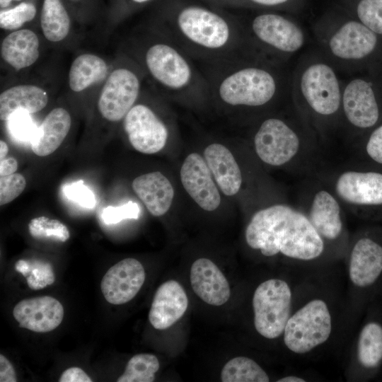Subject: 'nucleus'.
<instances>
[{"label":"nucleus","mask_w":382,"mask_h":382,"mask_svg":"<svg viewBox=\"0 0 382 382\" xmlns=\"http://www.w3.org/2000/svg\"><path fill=\"white\" fill-rule=\"evenodd\" d=\"M247 244L267 257L282 255L300 261L320 257L325 242L308 216L286 204H274L257 212L245 232Z\"/></svg>","instance_id":"obj_1"},{"label":"nucleus","mask_w":382,"mask_h":382,"mask_svg":"<svg viewBox=\"0 0 382 382\" xmlns=\"http://www.w3.org/2000/svg\"><path fill=\"white\" fill-rule=\"evenodd\" d=\"M333 318L327 301L313 298L292 312L283 332L286 348L296 354L309 353L332 335Z\"/></svg>","instance_id":"obj_2"},{"label":"nucleus","mask_w":382,"mask_h":382,"mask_svg":"<svg viewBox=\"0 0 382 382\" xmlns=\"http://www.w3.org/2000/svg\"><path fill=\"white\" fill-rule=\"evenodd\" d=\"M292 302L293 293L286 281L272 278L262 282L253 297L256 331L269 340L283 335L291 314Z\"/></svg>","instance_id":"obj_3"},{"label":"nucleus","mask_w":382,"mask_h":382,"mask_svg":"<svg viewBox=\"0 0 382 382\" xmlns=\"http://www.w3.org/2000/svg\"><path fill=\"white\" fill-rule=\"evenodd\" d=\"M277 88L268 71L256 66L239 69L225 78L219 88L221 100L232 105L261 106L270 102Z\"/></svg>","instance_id":"obj_4"},{"label":"nucleus","mask_w":382,"mask_h":382,"mask_svg":"<svg viewBox=\"0 0 382 382\" xmlns=\"http://www.w3.org/2000/svg\"><path fill=\"white\" fill-rule=\"evenodd\" d=\"M299 89L308 107L319 116H332L342 107L338 78L326 63L318 62L307 66L301 74Z\"/></svg>","instance_id":"obj_5"},{"label":"nucleus","mask_w":382,"mask_h":382,"mask_svg":"<svg viewBox=\"0 0 382 382\" xmlns=\"http://www.w3.org/2000/svg\"><path fill=\"white\" fill-rule=\"evenodd\" d=\"M177 24L186 38L202 47L221 48L230 38L231 30L226 21L204 7L183 8L178 14Z\"/></svg>","instance_id":"obj_6"},{"label":"nucleus","mask_w":382,"mask_h":382,"mask_svg":"<svg viewBox=\"0 0 382 382\" xmlns=\"http://www.w3.org/2000/svg\"><path fill=\"white\" fill-rule=\"evenodd\" d=\"M140 87L139 77L131 69L125 67L113 69L105 80L98 99L101 116L114 122L124 119L134 106Z\"/></svg>","instance_id":"obj_7"},{"label":"nucleus","mask_w":382,"mask_h":382,"mask_svg":"<svg viewBox=\"0 0 382 382\" xmlns=\"http://www.w3.org/2000/svg\"><path fill=\"white\" fill-rule=\"evenodd\" d=\"M256 154L265 163L279 166L299 152L300 139L286 122L278 118L265 120L254 138Z\"/></svg>","instance_id":"obj_8"},{"label":"nucleus","mask_w":382,"mask_h":382,"mask_svg":"<svg viewBox=\"0 0 382 382\" xmlns=\"http://www.w3.org/2000/svg\"><path fill=\"white\" fill-rule=\"evenodd\" d=\"M123 120L124 129L135 150L152 154L163 149L168 137L167 127L148 106L134 105Z\"/></svg>","instance_id":"obj_9"},{"label":"nucleus","mask_w":382,"mask_h":382,"mask_svg":"<svg viewBox=\"0 0 382 382\" xmlns=\"http://www.w3.org/2000/svg\"><path fill=\"white\" fill-rule=\"evenodd\" d=\"M342 108L347 121L358 129L371 128L380 119L375 88L364 78L353 79L346 84L342 94Z\"/></svg>","instance_id":"obj_10"},{"label":"nucleus","mask_w":382,"mask_h":382,"mask_svg":"<svg viewBox=\"0 0 382 382\" xmlns=\"http://www.w3.org/2000/svg\"><path fill=\"white\" fill-rule=\"evenodd\" d=\"M145 62L153 78L168 88H183L191 79L189 64L169 45L156 43L150 46L145 54Z\"/></svg>","instance_id":"obj_11"},{"label":"nucleus","mask_w":382,"mask_h":382,"mask_svg":"<svg viewBox=\"0 0 382 382\" xmlns=\"http://www.w3.org/2000/svg\"><path fill=\"white\" fill-rule=\"evenodd\" d=\"M375 33L358 20L342 23L329 37L328 46L336 58L346 61L366 59L376 49L378 38Z\"/></svg>","instance_id":"obj_12"},{"label":"nucleus","mask_w":382,"mask_h":382,"mask_svg":"<svg viewBox=\"0 0 382 382\" xmlns=\"http://www.w3.org/2000/svg\"><path fill=\"white\" fill-rule=\"evenodd\" d=\"M141 263L134 258H125L112 266L103 276L100 289L105 300L115 305L131 301L145 281Z\"/></svg>","instance_id":"obj_13"},{"label":"nucleus","mask_w":382,"mask_h":382,"mask_svg":"<svg viewBox=\"0 0 382 382\" xmlns=\"http://www.w3.org/2000/svg\"><path fill=\"white\" fill-rule=\"evenodd\" d=\"M255 36L270 47L284 53L299 50L305 42L301 28L289 19L276 13H262L253 21Z\"/></svg>","instance_id":"obj_14"},{"label":"nucleus","mask_w":382,"mask_h":382,"mask_svg":"<svg viewBox=\"0 0 382 382\" xmlns=\"http://www.w3.org/2000/svg\"><path fill=\"white\" fill-rule=\"evenodd\" d=\"M335 192L342 201L352 206H382V173L348 170L337 178Z\"/></svg>","instance_id":"obj_15"},{"label":"nucleus","mask_w":382,"mask_h":382,"mask_svg":"<svg viewBox=\"0 0 382 382\" xmlns=\"http://www.w3.org/2000/svg\"><path fill=\"white\" fill-rule=\"evenodd\" d=\"M180 173L184 188L202 209L212 212L219 207L221 202L219 190L206 161L199 154H189Z\"/></svg>","instance_id":"obj_16"},{"label":"nucleus","mask_w":382,"mask_h":382,"mask_svg":"<svg viewBox=\"0 0 382 382\" xmlns=\"http://www.w3.org/2000/svg\"><path fill=\"white\" fill-rule=\"evenodd\" d=\"M348 274L357 288L373 286L382 275V245L369 236L358 238L350 251Z\"/></svg>","instance_id":"obj_17"},{"label":"nucleus","mask_w":382,"mask_h":382,"mask_svg":"<svg viewBox=\"0 0 382 382\" xmlns=\"http://www.w3.org/2000/svg\"><path fill=\"white\" fill-rule=\"evenodd\" d=\"M64 313L62 303L50 296L23 299L13 310L19 326L35 332H47L57 328Z\"/></svg>","instance_id":"obj_18"},{"label":"nucleus","mask_w":382,"mask_h":382,"mask_svg":"<svg viewBox=\"0 0 382 382\" xmlns=\"http://www.w3.org/2000/svg\"><path fill=\"white\" fill-rule=\"evenodd\" d=\"M188 299L182 285L175 280L162 284L157 289L149 313V320L156 330H166L185 313Z\"/></svg>","instance_id":"obj_19"},{"label":"nucleus","mask_w":382,"mask_h":382,"mask_svg":"<svg viewBox=\"0 0 382 382\" xmlns=\"http://www.w3.org/2000/svg\"><path fill=\"white\" fill-rule=\"evenodd\" d=\"M190 283L195 294L205 303L221 306L229 299V284L219 267L210 260H196L190 269Z\"/></svg>","instance_id":"obj_20"},{"label":"nucleus","mask_w":382,"mask_h":382,"mask_svg":"<svg viewBox=\"0 0 382 382\" xmlns=\"http://www.w3.org/2000/svg\"><path fill=\"white\" fill-rule=\"evenodd\" d=\"M132 189L148 211L154 216L166 214L171 206L174 190L169 180L158 171L136 178Z\"/></svg>","instance_id":"obj_21"},{"label":"nucleus","mask_w":382,"mask_h":382,"mask_svg":"<svg viewBox=\"0 0 382 382\" xmlns=\"http://www.w3.org/2000/svg\"><path fill=\"white\" fill-rule=\"evenodd\" d=\"M341 214L337 199L328 191L321 190L313 196L308 217L324 242L333 241L343 231Z\"/></svg>","instance_id":"obj_22"},{"label":"nucleus","mask_w":382,"mask_h":382,"mask_svg":"<svg viewBox=\"0 0 382 382\" xmlns=\"http://www.w3.org/2000/svg\"><path fill=\"white\" fill-rule=\"evenodd\" d=\"M71 125V115L66 109L59 107L52 110L30 140L33 152L38 156L52 154L65 139Z\"/></svg>","instance_id":"obj_23"},{"label":"nucleus","mask_w":382,"mask_h":382,"mask_svg":"<svg viewBox=\"0 0 382 382\" xmlns=\"http://www.w3.org/2000/svg\"><path fill=\"white\" fill-rule=\"evenodd\" d=\"M204 157L221 192L227 196L238 193L242 176L231 152L222 144H212L204 149Z\"/></svg>","instance_id":"obj_24"},{"label":"nucleus","mask_w":382,"mask_h":382,"mask_svg":"<svg viewBox=\"0 0 382 382\" xmlns=\"http://www.w3.org/2000/svg\"><path fill=\"white\" fill-rule=\"evenodd\" d=\"M40 41L37 35L29 29L13 30L1 44V56L16 70L33 65L38 59Z\"/></svg>","instance_id":"obj_25"},{"label":"nucleus","mask_w":382,"mask_h":382,"mask_svg":"<svg viewBox=\"0 0 382 382\" xmlns=\"http://www.w3.org/2000/svg\"><path fill=\"white\" fill-rule=\"evenodd\" d=\"M48 103L44 88L33 84H21L10 87L0 94V119L8 121L17 111L30 114L42 110Z\"/></svg>","instance_id":"obj_26"},{"label":"nucleus","mask_w":382,"mask_h":382,"mask_svg":"<svg viewBox=\"0 0 382 382\" xmlns=\"http://www.w3.org/2000/svg\"><path fill=\"white\" fill-rule=\"evenodd\" d=\"M108 66L100 57L91 53L81 54L72 62L69 71V86L76 93L105 80Z\"/></svg>","instance_id":"obj_27"},{"label":"nucleus","mask_w":382,"mask_h":382,"mask_svg":"<svg viewBox=\"0 0 382 382\" xmlns=\"http://www.w3.org/2000/svg\"><path fill=\"white\" fill-rule=\"evenodd\" d=\"M357 360L365 369H374L382 361V325L371 321L361 328L357 342Z\"/></svg>","instance_id":"obj_28"},{"label":"nucleus","mask_w":382,"mask_h":382,"mask_svg":"<svg viewBox=\"0 0 382 382\" xmlns=\"http://www.w3.org/2000/svg\"><path fill=\"white\" fill-rule=\"evenodd\" d=\"M40 25L44 36L50 42H60L67 37L71 20L60 0H44Z\"/></svg>","instance_id":"obj_29"},{"label":"nucleus","mask_w":382,"mask_h":382,"mask_svg":"<svg viewBox=\"0 0 382 382\" xmlns=\"http://www.w3.org/2000/svg\"><path fill=\"white\" fill-rule=\"evenodd\" d=\"M221 380L223 382H268L270 378L254 360L246 357H236L224 365Z\"/></svg>","instance_id":"obj_30"},{"label":"nucleus","mask_w":382,"mask_h":382,"mask_svg":"<svg viewBox=\"0 0 382 382\" xmlns=\"http://www.w3.org/2000/svg\"><path fill=\"white\" fill-rule=\"evenodd\" d=\"M15 269L26 278L29 288L33 290L43 289L55 281L53 267L47 261L21 259L16 262Z\"/></svg>","instance_id":"obj_31"},{"label":"nucleus","mask_w":382,"mask_h":382,"mask_svg":"<svg viewBox=\"0 0 382 382\" xmlns=\"http://www.w3.org/2000/svg\"><path fill=\"white\" fill-rule=\"evenodd\" d=\"M160 364L157 357L151 354H138L127 362L124 373L117 382H152Z\"/></svg>","instance_id":"obj_32"},{"label":"nucleus","mask_w":382,"mask_h":382,"mask_svg":"<svg viewBox=\"0 0 382 382\" xmlns=\"http://www.w3.org/2000/svg\"><path fill=\"white\" fill-rule=\"evenodd\" d=\"M28 231L33 238L38 240L50 239L64 243L70 237L65 224L57 219L43 216L31 219L28 224Z\"/></svg>","instance_id":"obj_33"},{"label":"nucleus","mask_w":382,"mask_h":382,"mask_svg":"<svg viewBox=\"0 0 382 382\" xmlns=\"http://www.w3.org/2000/svg\"><path fill=\"white\" fill-rule=\"evenodd\" d=\"M356 13L358 21L382 36V0H359Z\"/></svg>","instance_id":"obj_34"},{"label":"nucleus","mask_w":382,"mask_h":382,"mask_svg":"<svg viewBox=\"0 0 382 382\" xmlns=\"http://www.w3.org/2000/svg\"><path fill=\"white\" fill-rule=\"evenodd\" d=\"M36 8L31 3L23 2L13 8L0 12V27L6 30H15L32 21Z\"/></svg>","instance_id":"obj_35"},{"label":"nucleus","mask_w":382,"mask_h":382,"mask_svg":"<svg viewBox=\"0 0 382 382\" xmlns=\"http://www.w3.org/2000/svg\"><path fill=\"white\" fill-rule=\"evenodd\" d=\"M30 113L19 110L9 118L8 128L11 134L21 141L31 140L37 127H35Z\"/></svg>","instance_id":"obj_36"},{"label":"nucleus","mask_w":382,"mask_h":382,"mask_svg":"<svg viewBox=\"0 0 382 382\" xmlns=\"http://www.w3.org/2000/svg\"><path fill=\"white\" fill-rule=\"evenodd\" d=\"M26 186L25 177L21 173H13L0 178V204H6L24 190Z\"/></svg>","instance_id":"obj_37"},{"label":"nucleus","mask_w":382,"mask_h":382,"mask_svg":"<svg viewBox=\"0 0 382 382\" xmlns=\"http://www.w3.org/2000/svg\"><path fill=\"white\" fill-rule=\"evenodd\" d=\"M64 193L67 198L81 207L92 209L96 206V201L94 194L83 184V180L65 185Z\"/></svg>","instance_id":"obj_38"},{"label":"nucleus","mask_w":382,"mask_h":382,"mask_svg":"<svg viewBox=\"0 0 382 382\" xmlns=\"http://www.w3.org/2000/svg\"><path fill=\"white\" fill-rule=\"evenodd\" d=\"M139 206L132 201L118 207L108 206L104 209L103 219L105 224H117L124 219H137L139 216Z\"/></svg>","instance_id":"obj_39"},{"label":"nucleus","mask_w":382,"mask_h":382,"mask_svg":"<svg viewBox=\"0 0 382 382\" xmlns=\"http://www.w3.org/2000/svg\"><path fill=\"white\" fill-rule=\"evenodd\" d=\"M365 149L371 160L382 165V124L378 125L371 132Z\"/></svg>","instance_id":"obj_40"},{"label":"nucleus","mask_w":382,"mask_h":382,"mask_svg":"<svg viewBox=\"0 0 382 382\" xmlns=\"http://www.w3.org/2000/svg\"><path fill=\"white\" fill-rule=\"evenodd\" d=\"M59 382H91L92 379L81 368L71 367L61 375Z\"/></svg>","instance_id":"obj_41"},{"label":"nucleus","mask_w":382,"mask_h":382,"mask_svg":"<svg viewBox=\"0 0 382 382\" xmlns=\"http://www.w3.org/2000/svg\"><path fill=\"white\" fill-rule=\"evenodd\" d=\"M17 377L11 363L3 354H0V381L16 382Z\"/></svg>","instance_id":"obj_42"},{"label":"nucleus","mask_w":382,"mask_h":382,"mask_svg":"<svg viewBox=\"0 0 382 382\" xmlns=\"http://www.w3.org/2000/svg\"><path fill=\"white\" fill-rule=\"evenodd\" d=\"M18 168V161L13 157L4 158L0 162V175L6 176L15 173Z\"/></svg>","instance_id":"obj_43"},{"label":"nucleus","mask_w":382,"mask_h":382,"mask_svg":"<svg viewBox=\"0 0 382 382\" xmlns=\"http://www.w3.org/2000/svg\"><path fill=\"white\" fill-rule=\"evenodd\" d=\"M257 4L266 6H274L282 4L289 0H250Z\"/></svg>","instance_id":"obj_44"},{"label":"nucleus","mask_w":382,"mask_h":382,"mask_svg":"<svg viewBox=\"0 0 382 382\" xmlns=\"http://www.w3.org/2000/svg\"><path fill=\"white\" fill-rule=\"evenodd\" d=\"M277 382H304L306 379L296 376H287L277 381Z\"/></svg>","instance_id":"obj_45"},{"label":"nucleus","mask_w":382,"mask_h":382,"mask_svg":"<svg viewBox=\"0 0 382 382\" xmlns=\"http://www.w3.org/2000/svg\"><path fill=\"white\" fill-rule=\"evenodd\" d=\"M8 152V147L7 144L3 141H0V159L3 160L6 156Z\"/></svg>","instance_id":"obj_46"},{"label":"nucleus","mask_w":382,"mask_h":382,"mask_svg":"<svg viewBox=\"0 0 382 382\" xmlns=\"http://www.w3.org/2000/svg\"><path fill=\"white\" fill-rule=\"evenodd\" d=\"M21 0H0V6L1 8H5L9 6L12 1H17Z\"/></svg>","instance_id":"obj_47"},{"label":"nucleus","mask_w":382,"mask_h":382,"mask_svg":"<svg viewBox=\"0 0 382 382\" xmlns=\"http://www.w3.org/2000/svg\"><path fill=\"white\" fill-rule=\"evenodd\" d=\"M132 1L134 2H136V3H144V2H146L149 0H132Z\"/></svg>","instance_id":"obj_48"}]
</instances>
